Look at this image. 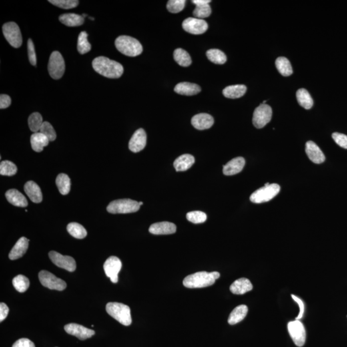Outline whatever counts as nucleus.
<instances>
[{
  "label": "nucleus",
  "mask_w": 347,
  "mask_h": 347,
  "mask_svg": "<svg viewBox=\"0 0 347 347\" xmlns=\"http://www.w3.org/2000/svg\"><path fill=\"white\" fill-rule=\"evenodd\" d=\"M195 162V158L193 156L185 154L177 157L174 162V167L177 172L185 171L190 169Z\"/></svg>",
  "instance_id": "26"
},
{
  "label": "nucleus",
  "mask_w": 347,
  "mask_h": 347,
  "mask_svg": "<svg viewBox=\"0 0 347 347\" xmlns=\"http://www.w3.org/2000/svg\"><path fill=\"white\" fill-rule=\"evenodd\" d=\"M50 142L49 139L41 133H35L32 135L31 143L32 148L37 153L41 152L44 147L47 146Z\"/></svg>",
  "instance_id": "28"
},
{
  "label": "nucleus",
  "mask_w": 347,
  "mask_h": 347,
  "mask_svg": "<svg viewBox=\"0 0 347 347\" xmlns=\"http://www.w3.org/2000/svg\"><path fill=\"white\" fill-rule=\"evenodd\" d=\"M55 183H56L58 190L62 195H67L70 191V179L67 174H59L57 175Z\"/></svg>",
  "instance_id": "31"
},
{
  "label": "nucleus",
  "mask_w": 347,
  "mask_h": 347,
  "mask_svg": "<svg viewBox=\"0 0 347 347\" xmlns=\"http://www.w3.org/2000/svg\"><path fill=\"white\" fill-rule=\"evenodd\" d=\"M43 122L41 115L37 112L31 114L28 120L29 128L34 133L39 132Z\"/></svg>",
  "instance_id": "37"
},
{
  "label": "nucleus",
  "mask_w": 347,
  "mask_h": 347,
  "mask_svg": "<svg viewBox=\"0 0 347 347\" xmlns=\"http://www.w3.org/2000/svg\"><path fill=\"white\" fill-rule=\"evenodd\" d=\"M332 139L335 142L342 148L347 149V136L342 133H333Z\"/></svg>",
  "instance_id": "47"
},
{
  "label": "nucleus",
  "mask_w": 347,
  "mask_h": 347,
  "mask_svg": "<svg viewBox=\"0 0 347 347\" xmlns=\"http://www.w3.org/2000/svg\"><path fill=\"white\" fill-rule=\"evenodd\" d=\"M67 230L71 236L76 239H84L87 235L86 229L81 225L77 223H71L68 225Z\"/></svg>",
  "instance_id": "35"
},
{
  "label": "nucleus",
  "mask_w": 347,
  "mask_h": 347,
  "mask_svg": "<svg viewBox=\"0 0 347 347\" xmlns=\"http://www.w3.org/2000/svg\"><path fill=\"white\" fill-rule=\"evenodd\" d=\"M275 65L279 73L283 76L288 77L290 76L293 73V69L291 67L290 62L287 58L284 57H280L277 58Z\"/></svg>",
  "instance_id": "32"
},
{
  "label": "nucleus",
  "mask_w": 347,
  "mask_h": 347,
  "mask_svg": "<svg viewBox=\"0 0 347 347\" xmlns=\"http://www.w3.org/2000/svg\"><path fill=\"white\" fill-rule=\"evenodd\" d=\"M220 277V273L217 271L208 273L200 271L185 277L183 284L187 288H203L212 286L215 280Z\"/></svg>",
  "instance_id": "2"
},
{
  "label": "nucleus",
  "mask_w": 347,
  "mask_h": 347,
  "mask_svg": "<svg viewBox=\"0 0 347 347\" xmlns=\"http://www.w3.org/2000/svg\"><path fill=\"white\" fill-rule=\"evenodd\" d=\"M149 232L154 235L173 234L176 231V226L172 223L161 222L155 223L149 228Z\"/></svg>",
  "instance_id": "20"
},
{
  "label": "nucleus",
  "mask_w": 347,
  "mask_h": 347,
  "mask_svg": "<svg viewBox=\"0 0 347 347\" xmlns=\"http://www.w3.org/2000/svg\"><path fill=\"white\" fill-rule=\"evenodd\" d=\"M183 29L192 35H199L204 34L208 29V23L204 19L189 17L185 19L182 24Z\"/></svg>",
  "instance_id": "13"
},
{
  "label": "nucleus",
  "mask_w": 347,
  "mask_h": 347,
  "mask_svg": "<svg viewBox=\"0 0 347 347\" xmlns=\"http://www.w3.org/2000/svg\"><path fill=\"white\" fill-rule=\"evenodd\" d=\"M6 198L11 204L14 206L26 207L28 206V202L23 193L19 192L17 189H11L5 193Z\"/></svg>",
  "instance_id": "25"
},
{
  "label": "nucleus",
  "mask_w": 347,
  "mask_h": 347,
  "mask_svg": "<svg viewBox=\"0 0 347 347\" xmlns=\"http://www.w3.org/2000/svg\"><path fill=\"white\" fill-rule=\"evenodd\" d=\"M139 206H141V205H143V202H139Z\"/></svg>",
  "instance_id": "53"
},
{
  "label": "nucleus",
  "mask_w": 347,
  "mask_h": 347,
  "mask_svg": "<svg viewBox=\"0 0 347 347\" xmlns=\"http://www.w3.org/2000/svg\"><path fill=\"white\" fill-rule=\"evenodd\" d=\"M272 109L268 104H261L255 109L253 116V123L257 129H260L268 124L272 118Z\"/></svg>",
  "instance_id": "9"
},
{
  "label": "nucleus",
  "mask_w": 347,
  "mask_h": 347,
  "mask_svg": "<svg viewBox=\"0 0 347 347\" xmlns=\"http://www.w3.org/2000/svg\"><path fill=\"white\" fill-rule=\"evenodd\" d=\"M201 90V87L199 85L196 84L187 83V82L177 84L174 87L175 92L187 96L196 95L200 92Z\"/></svg>",
  "instance_id": "23"
},
{
  "label": "nucleus",
  "mask_w": 347,
  "mask_h": 347,
  "mask_svg": "<svg viewBox=\"0 0 347 347\" xmlns=\"http://www.w3.org/2000/svg\"><path fill=\"white\" fill-rule=\"evenodd\" d=\"M174 58L177 63L181 67H189L192 63V59H191L190 55L187 51L182 49L175 50L174 52Z\"/></svg>",
  "instance_id": "34"
},
{
  "label": "nucleus",
  "mask_w": 347,
  "mask_h": 347,
  "mask_svg": "<svg viewBox=\"0 0 347 347\" xmlns=\"http://www.w3.org/2000/svg\"><path fill=\"white\" fill-rule=\"evenodd\" d=\"M211 13H212V9L210 6L209 4H206V5H196L193 12V15L197 18L203 19L210 17Z\"/></svg>",
  "instance_id": "41"
},
{
  "label": "nucleus",
  "mask_w": 347,
  "mask_h": 347,
  "mask_svg": "<svg viewBox=\"0 0 347 347\" xmlns=\"http://www.w3.org/2000/svg\"><path fill=\"white\" fill-rule=\"evenodd\" d=\"M40 133L47 137L50 141H54L56 139V133L53 129L52 125L48 121H44L43 125L40 129Z\"/></svg>",
  "instance_id": "43"
},
{
  "label": "nucleus",
  "mask_w": 347,
  "mask_h": 347,
  "mask_svg": "<svg viewBox=\"0 0 347 347\" xmlns=\"http://www.w3.org/2000/svg\"><path fill=\"white\" fill-rule=\"evenodd\" d=\"M106 311L111 317L125 326L132 323L131 309L128 306L118 302H109L106 305Z\"/></svg>",
  "instance_id": "4"
},
{
  "label": "nucleus",
  "mask_w": 347,
  "mask_h": 347,
  "mask_svg": "<svg viewBox=\"0 0 347 347\" xmlns=\"http://www.w3.org/2000/svg\"><path fill=\"white\" fill-rule=\"evenodd\" d=\"M291 297L293 300L295 301L298 304L299 308H300V313H299L298 316L296 317V320H299L300 319L302 318L303 316H304V304L303 301L301 300L300 298L295 296L294 295H291Z\"/></svg>",
  "instance_id": "49"
},
{
  "label": "nucleus",
  "mask_w": 347,
  "mask_h": 347,
  "mask_svg": "<svg viewBox=\"0 0 347 347\" xmlns=\"http://www.w3.org/2000/svg\"><path fill=\"white\" fill-rule=\"evenodd\" d=\"M27 47L30 63L32 65L35 66L37 63L36 55L35 52V45L31 39L28 40Z\"/></svg>",
  "instance_id": "46"
},
{
  "label": "nucleus",
  "mask_w": 347,
  "mask_h": 347,
  "mask_svg": "<svg viewBox=\"0 0 347 347\" xmlns=\"http://www.w3.org/2000/svg\"><path fill=\"white\" fill-rule=\"evenodd\" d=\"M297 101L301 106L310 109L313 105V100L306 89H300L296 92Z\"/></svg>",
  "instance_id": "33"
},
{
  "label": "nucleus",
  "mask_w": 347,
  "mask_h": 347,
  "mask_svg": "<svg viewBox=\"0 0 347 347\" xmlns=\"http://www.w3.org/2000/svg\"><path fill=\"white\" fill-rule=\"evenodd\" d=\"M288 332L295 345L298 347L304 346L306 340V332L304 325L299 320L289 322Z\"/></svg>",
  "instance_id": "11"
},
{
  "label": "nucleus",
  "mask_w": 347,
  "mask_h": 347,
  "mask_svg": "<svg viewBox=\"0 0 347 347\" xmlns=\"http://www.w3.org/2000/svg\"><path fill=\"white\" fill-rule=\"evenodd\" d=\"M50 3L63 9H70L77 7L79 1L77 0H50Z\"/></svg>",
  "instance_id": "44"
},
{
  "label": "nucleus",
  "mask_w": 347,
  "mask_h": 347,
  "mask_svg": "<svg viewBox=\"0 0 347 347\" xmlns=\"http://www.w3.org/2000/svg\"><path fill=\"white\" fill-rule=\"evenodd\" d=\"M65 330L68 334L76 336L81 340H85L87 338H91L95 334L94 330L77 324L67 325L65 326Z\"/></svg>",
  "instance_id": "15"
},
{
  "label": "nucleus",
  "mask_w": 347,
  "mask_h": 347,
  "mask_svg": "<svg viewBox=\"0 0 347 347\" xmlns=\"http://www.w3.org/2000/svg\"><path fill=\"white\" fill-rule=\"evenodd\" d=\"M11 104V97L7 95H1L0 96V108L5 109L10 106Z\"/></svg>",
  "instance_id": "50"
},
{
  "label": "nucleus",
  "mask_w": 347,
  "mask_h": 347,
  "mask_svg": "<svg viewBox=\"0 0 347 347\" xmlns=\"http://www.w3.org/2000/svg\"><path fill=\"white\" fill-rule=\"evenodd\" d=\"M246 86L243 85L229 86L223 89V93L228 99H238L246 93Z\"/></svg>",
  "instance_id": "29"
},
{
  "label": "nucleus",
  "mask_w": 347,
  "mask_h": 347,
  "mask_svg": "<svg viewBox=\"0 0 347 347\" xmlns=\"http://www.w3.org/2000/svg\"><path fill=\"white\" fill-rule=\"evenodd\" d=\"M83 17H87V15H83Z\"/></svg>",
  "instance_id": "54"
},
{
  "label": "nucleus",
  "mask_w": 347,
  "mask_h": 347,
  "mask_svg": "<svg viewBox=\"0 0 347 347\" xmlns=\"http://www.w3.org/2000/svg\"><path fill=\"white\" fill-rule=\"evenodd\" d=\"M185 3V0H170L167 3V10L171 13H178L184 9Z\"/></svg>",
  "instance_id": "45"
},
{
  "label": "nucleus",
  "mask_w": 347,
  "mask_h": 347,
  "mask_svg": "<svg viewBox=\"0 0 347 347\" xmlns=\"http://www.w3.org/2000/svg\"><path fill=\"white\" fill-rule=\"evenodd\" d=\"M48 70L53 79H61L65 71V63L63 56L59 52L52 53L50 57Z\"/></svg>",
  "instance_id": "7"
},
{
  "label": "nucleus",
  "mask_w": 347,
  "mask_h": 347,
  "mask_svg": "<svg viewBox=\"0 0 347 347\" xmlns=\"http://www.w3.org/2000/svg\"><path fill=\"white\" fill-rule=\"evenodd\" d=\"M92 66L98 73L109 79H119L123 73V68L121 63L104 56L95 58Z\"/></svg>",
  "instance_id": "1"
},
{
  "label": "nucleus",
  "mask_w": 347,
  "mask_h": 347,
  "mask_svg": "<svg viewBox=\"0 0 347 347\" xmlns=\"http://www.w3.org/2000/svg\"><path fill=\"white\" fill-rule=\"evenodd\" d=\"M306 152L311 161L316 164H320L326 160L324 153L314 141H309L306 143Z\"/></svg>",
  "instance_id": "17"
},
{
  "label": "nucleus",
  "mask_w": 347,
  "mask_h": 347,
  "mask_svg": "<svg viewBox=\"0 0 347 347\" xmlns=\"http://www.w3.org/2000/svg\"><path fill=\"white\" fill-rule=\"evenodd\" d=\"M245 159L244 157H235L223 166V174L226 175L237 174L243 171Z\"/></svg>",
  "instance_id": "19"
},
{
  "label": "nucleus",
  "mask_w": 347,
  "mask_h": 347,
  "mask_svg": "<svg viewBox=\"0 0 347 347\" xmlns=\"http://www.w3.org/2000/svg\"><path fill=\"white\" fill-rule=\"evenodd\" d=\"M147 143V135L144 129L135 131L129 143V148L133 153H139L145 148Z\"/></svg>",
  "instance_id": "16"
},
{
  "label": "nucleus",
  "mask_w": 347,
  "mask_h": 347,
  "mask_svg": "<svg viewBox=\"0 0 347 347\" xmlns=\"http://www.w3.org/2000/svg\"><path fill=\"white\" fill-rule=\"evenodd\" d=\"M115 47L123 55L136 57L142 53L143 47L137 39L127 35H121L115 40Z\"/></svg>",
  "instance_id": "3"
},
{
  "label": "nucleus",
  "mask_w": 347,
  "mask_h": 347,
  "mask_svg": "<svg viewBox=\"0 0 347 347\" xmlns=\"http://www.w3.org/2000/svg\"><path fill=\"white\" fill-rule=\"evenodd\" d=\"M13 347H35V344L27 338H21L13 344Z\"/></svg>",
  "instance_id": "48"
},
{
  "label": "nucleus",
  "mask_w": 347,
  "mask_h": 347,
  "mask_svg": "<svg viewBox=\"0 0 347 347\" xmlns=\"http://www.w3.org/2000/svg\"><path fill=\"white\" fill-rule=\"evenodd\" d=\"M248 307L245 305L237 306L230 313L228 322L230 325H235L244 320L248 313Z\"/></svg>",
  "instance_id": "30"
},
{
  "label": "nucleus",
  "mask_w": 347,
  "mask_h": 347,
  "mask_svg": "<svg viewBox=\"0 0 347 347\" xmlns=\"http://www.w3.org/2000/svg\"><path fill=\"white\" fill-rule=\"evenodd\" d=\"M87 34L81 32L78 37L77 50L81 54H85L91 51V46L87 41Z\"/></svg>",
  "instance_id": "38"
},
{
  "label": "nucleus",
  "mask_w": 347,
  "mask_h": 347,
  "mask_svg": "<svg viewBox=\"0 0 347 347\" xmlns=\"http://www.w3.org/2000/svg\"><path fill=\"white\" fill-rule=\"evenodd\" d=\"M187 219L193 224H200L206 221L207 216L206 213L201 211H193L187 213Z\"/></svg>",
  "instance_id": "42"
},
{
  "label": "nucleus",
  "mask_w": 347,
  "mask_h": 347,
  "mask_svg": "<svg viewBox=\"0 0 347 347\" xmlns=\"http://www.w3.org/2000/svg\"><path fill=\"white\" fill-rule=\"evenodd\" d=\"M9 309L5 303L0 304V322H2L8 316Z\"/></svg>",
  "instance_id": "51"
},
{
  "label": "nucleus",
  "mask_w": 347,
  "mask_h": 347,
  "mask_svg": "<svg viewBox=\"0 0 347 347\" xmlns=\"http://www.w3.org/2000/svg\"><path fill=\"white\" fill-rule=\"evenodd\" d=\"M89 19H91V20H94V19H95L94 18H93V17H89Z\"/></svg>",
  "instance_id": "55"
},
{
  "label": "nucleus",
  "mask_w": 347,
  "mask_h": 347,
  "mask_svg": "<svg viewBox=\"0 0 347 347\" xmlns=\"http://www.w3.org/2000/svg\"><path fill=\"white\" fill-rule=\"evenodd\" d=\"M191 122L195 129L198 130H205L212 126L214 123V120L212 116L207 113H199L193 116Z\"/></svg>",
  "instance_id": "18"
},
{
  "label": "nucleus",
  "mask_w": 347,
  "mask_h": 347,
  "mask_svg": "<svg viewBox=\"0 0 347 347\" xmlns=\"http://www.w3.org/2000/svg\"><path fill=\"white\" fill-rule=\"evenodd\" d=\"M195 5H206L210 3V0H193L192 1Z\"/></svg>",
  "instance_id": "52"
},
{
  "label": "nucleus",
  "mask_w": 347,
  "mask_h": 347,
  "mask_svg": "<svg viewBox=\"0 0 347 347\" xmlns=\"http://www.w3.org/2000/svg\"><path fill=\"white\" fill-rule=\"evenodd\" d=\"M139 203L131 199H118L109 203L107 212L113 213H129L137 212L139 209Z\"/></svg>",
  "instance_id": "6"
},
{
  "label": "nucleus",
  "mask_w": 347,
  "mask_h": 347,
  "mask_svg": "<svg viewBox=\"0 0 347 347\" xmlns=\"http://www.w3.org/2000/svg\"><path fill=\"white\" fill-rule=\"evenodd\" d=\"M39 279L44 287L53 290L63 291L67 288L65 281L49 271L42 270L39 273Z\"/></svg>",
  "instance_id": "10"
},
{
  "label": "nucleus",
  "mask_w": 347,
  "mask_h": 347,
  "mask_svg": "<svg viewBox=\"0 0 347 347\" xmlns=\"http://www.w3.org/2000/svg\"><path fill=\"white\" fill-rule=\"evenodd\" d=\"M24 190L30 199L35 203H41L43 200V195L40 187L33 181L25 183Z\"/></svg>",
  "instance_id": "22"
},
{
  "label": "nucleus",
  "mask_w": 347,
  "mask_h": 347,
  "mask_svg": "<svg viewBox=\"0 0 347 347\" xmlns=\"http://www.w3.org/2000/svg\"><path fill=\"white\" fill-rule=\"evenodd\" d=\"M207 56L212 63L217 65H223L226 62V55L218 49H210L207 52Z\"/></svg>",
  "instance_id": "36"
},
{
  "label": "nucleus",
  "mask_w": 347,
  "mask_h": 347,
  "mask_svg": "<svg viewBox=\"0 0 347 347\" xmlns=\"http://www.w3.org/2000/svg\"><path fill=\"white\" fill-rule=\"evenodd\" d=\"M4 36L10 45L17 49L21 47L23 43V39L19 27L15 22L6 23L2 27Z\"/></svg>",
  "instance_id": "8"
},
{
  "label": "nucleus",
  "mask_w": 347,
  "mask_h": 347,
  "mask_svg": "<svg viewBox=\"0 0 347 347\" xmlns=\"http://www.w3.org/2000/svg\"><path fill=\"white\" fill-rule=\"evenodd\" d=\"M17 165L11 161L6 160L1 161L0 163V174L11 176L17 174Z\"/></svg>",
  "instance_id": "40"
},
{
  "label": "nucleus",
  "mask_w": 347,
  "mask_h": 347,
  "mask_svg": "<svg viewBox=\"0 0 347 347\" xmlns=\"http://www.w3.org/2000/svg\"><path fill=\"white\" fill-rule=\"evenodd\" d=\"M280 191V187L276 183L270 184L267 183L264 187L258 189L250 196V201L253 203H266L274 198Z\"/></svg>",
  "instance_id": "5"
},
{
  "label": "nucleus",
  "mask_w": 347,
  "mask_h": 347,
  "mask_svg": "<svg viewBox=\"0 0 347 347\" xmlns=\"http://www.w3.org/2000/svg\"><path fill=\"white\" fill-rule=\"evenodd\" d=\"M29 239L26 237H21L10 252L9 259L11 260H17L23 257L29 248Z\"/></svg>",
  "instance_id": "21"
},
{
  "label": "nucleus",
  "mask_w": 347,
  "mask_h": 347,
  "mask_svg": "<svg viewBox=\"0 0 347 347\" xmlns=\"http://www.w3.org/2000/svg\"><path fill=\"white\" fill-rule=\"evenodd\" d=\"M59 21L68 27H78L83 25L85 17L74 13L64 14L59 17Z\"/></svg>",
  "instance_id": "27"
},
{
  "label": "nucleus",
  "mask_w": 347,
  "mask_h": 347,
  "mask_svg": "<svg viewBox=\"0 0 347 347\" xmlns=\"http://www.w3.org/2000/svg\"><path fill=\"white\" fill-rule=\"evenodd\" d=\"M121 269V260L117 257H109L104 264V270L105 275L110 278L111 282L115 284L119 281L118 275Z\"/></svg>",
  "instance_id": "14"
},
{
  "label": "nucleus",
  "mask_w": 347,
  "mask_h": 347,
  "mask_svg": "<svg viewBox=\"0 0 347 347\" xmlns=\"http://www.w3.org/2000/svg\"><path fill=\"white\" fill-rule=\"evenodd\" d=\"M49 255L52 262L59 268L65 269L69 272L76 270V262L72 257L60 254L55 251H51Z\"/></svg>",
  "instance_id": "12"
},
{
  "label": "nucleus",
  "mask_w": 347,
  "mask_h": 347,
  "mask_svg": "<svg viewBox=\"0 0 347 347\" xmlns=\"http://www.w3.org/2000/svg\"><path fill=\"white\" fill-rule=\"evenodd\" d=\"M230 289L233 294L243 295L252 290L253 285L248 278H241L235 280L231 285Z\"/></svg>",
  "instance_id": "24"
},
{
  "label": "nucleus",
  "mask_w": 347,
  "mask_h": 347,
  "mask_svg": "<svg viewBox=\"0 0 347 347\" xmlns=\"http://www.w3.org/2000/svg\"><path fill=\"white\" fill-rule=\"evenodd\" d=\"M13 284L15 288L19 293H24L29 288V278L24 275H19L13 280Z\"/></svg>",
  "instance_id": "39"
}]
</instances>
